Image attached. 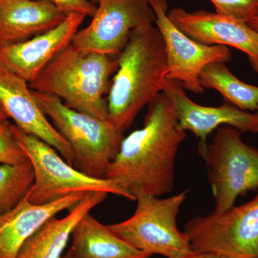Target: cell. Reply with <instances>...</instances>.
I'll use <instances>...</instances> for the list:
<instances>
[{
  "instance_id": "25",
  "label": "cell",
  "mask_w": 258,
  "mask_h": 258,
  "mask_svg": "<svg viewBox=\"0 0 258 258\" xmlns=\"http://www.w3.org/2000/svg\"><path fill=\"white\" fill-rule=\"evenodd\" d=\"M247 24L249 28L252 29V30L257 32L258 33V17L257 18L253 19V20H250V21L248 22Z\"/></svg>"
},
{
  "instance_id": "16",
  "label": "cell",
  "mask_w": 258,
  "mask_h": 258,
  "mask_svg": "<svg viewBox=\"0 0 258 258\" xmlns=\"http://www.w3.org/2000/svg\"><path fill=\"white\" fill-rule=\"evenodd\" d=\"M67 17L45 0H0V47L48 31Z\"/></svg>"
},
{
  "instance_id": "4",
  "label": "cell",
  "mask_w": 258,
  "mask_h": 258,
  "mask_svg": "<svg viewBox=\"0 0 258 258\" xmlns=\"http://www.w3.org/2000/svg\"><path fill=\"white\" fill-rule=\"evenodd\" d=\"M32 93L42 111L72 148L73 166L88 176L106 178L119 152L123 132L109 119H99L72 109L57 97Z\"/></svg>"
},
{
  "instance_id": "10",
  "label": "cell",
  "mask_w": 258,
  "mask_h": 258,
  "mask_svg": "<svg viewBox=\"0 0 258 258\" xmlns=\"http://www.w3.org/2000/svg\"><path fill=\"white\" fill-rule=\"evenodd\" d=\"M149 3L165 46L166 79L195 94L203 93L205 89L200 84V73L212 62H230L232 57L230 49L200 43L181 32L168 17L167 0H149Z\"/></svg>"
},
{
  "instance_id": "20",
  "label": "cell",
  "mask_w": 258,
  "mask_h": 258,
  "mask_svg": "<svg viewBox=\"0 0 258 258\" xmlns=\"http://www.w3.org/2000/svg\"><path fill=\"white\" fill-rule=\"evenodd\" d=\"M35 174L30 161L0 164V215L18 205L31 189Z\"/></svg>"
},
{
  "instance_id": "17",
  "label": "cell",
  "mask_w": 258,
  "mask_h": 258,
  "mask_svg": "<svg viewBox=\"0 0 258 258\" xmlns=\"http://www.w3.org/2000/svg\"><path fill=\"white\" fill-rule=\"evenodd\" d=\"M108 194L93 191L84 198L62 218L52 217L25 241L16 258H61L73 230L85 215L103 203Z\"/></svg>"
},
{
  "instance_id": "24",
  "label": "cell",
  "mask_w": 258,
  "mask_h": 258,
  "mask_svg": "<svg viewBox=\"0 0 258 258\" xmlns=\"http://www.w3.org/2000/svg\"><path fill=\"white\" fill-rule=\"evenodd\" d=\"M185 258H225L217 254L208 253V252H195L191 255Z\"/></svg>"
},
{
  "instance_id": "8",
  "label": "cell",
  "mask_w": 258,
  "mask_h": 258,
  "mask_svg": "<svg viewBox=\"0 0 258 258\" xmlns=\"http://www.w3.org/2000/svg\"><path fill=\"white\" fill-rule=\"evenodd\" d=\"M184 233L195 252L225 258L258 257V193L243 205L194 217Z\"/></svg>"
},
{
  "instance_id": "15",
  "label": "cell",
  "mask_w": 258,
  "mask_h": 258,
  "mask_svg": "<svg viewBox=\"0 0 258 258\" xmlns=\"http://www.w3.org/2000/svg\"><path fill=\"white\" fill-rule=\"evenodd\" d=\"M86 193L71 194L45 205L30 203L29 191L14 208L0 215V258H16L25 241L47 220L81 201Z\"/></svg>"
},
{
  "instance_id": "14",
  "label": "cell",
  "mask_w": 258,
  "mask_h": 258,
  "mask_svg": "<svg viewBox=\"0 0 258 258\" xmlns=\"http://www.w3.org/2000/svg\"><path fill=\"white\" fill-rule=\"evenodd\" d=\"M86 16L68 15L55 28L25 41L0 47V64L29 83L69 46Z\"/></svg>"
},
{
  "instance_id": "6",
  "label": "cell",
  "mask_w": 258,
  "mask_h": 258,
  "mask_svg": "<svg viewBox=\"0 0 258 258\" xmlns=\"http://www.w3.org/2000/svg\"><path fill=\"white\" fill-rule=\"evenodd\" d=\"M16 138L31 163L35 181L29 191L34 205H45L71 194L102 191L136 201L113 180L88 176L69 164L54 148L13 124Z\"/></svg>"
},
{
  "instance_id": "11",
  "label": "cell",
  "mask_w": 258,
  "mask_h": 258,
  "mask_svg": "<svg viewBox=\"0 0 258 258\" xmlns=\"http://www.w3.org/2000/svg\"><path fill=\"white\" fill-rule=\"evenodd\" d=\"M0 106L15 125L54 148L73 166L72 148L49 121L29 83L0 64Z\"/></svg>"
},
{
  "instance_id": "26",
  "label": "cell",
  "mask_w": 258,
  "mask_h": 258,
  "mask_svg": "<svg viewBox=\"0 0 258 258\" xmlns=\"http://www.w3.org/2000/svg\"><path fill=\"white\" fill-rule=\"evenodd\" d=\"M7 119H8V115H6V113L3 111V108L0 106V121Z\"/></svg>"
},
{
  "instance_id": "29",
  "label": "cell",
  "mask_w": 258,
  "mask_h": 258,
  "mask_svg": "<svg viewBox=\"0 0 258 258\" xmlns=\"http://www.w3.org/2000/svg\"><path fill=\"white\" fill-rule=\"evenodd\" d=\"M256 258H258V257H256Z\"/></svg>"
},
{
  "instance_id": "22",
  "label": "cell",
  "mask_w": 258,
  "mask_h": 258,
  "mask_svg": "<svg viewBox=\"0 0 258 258\" xmlns=\"http://www.w3.org/2000/svg\"><path fill=\"white\" fill-rule=\"evenodd\" d=\"M218 14L247 23L258 17V0H210Z\"/></svg>"
},
{
  "instance_id": "2",
  "label": "cell",
  "mask_w": 258,
  "mask_h": 258,
  "mask_svg": "<svg viewBox=\"0 0 258 258\" xmlns=\"http://www.w3.org/2000/svg\"><path fill=\"white\" fill-rule=\"evenodd\" d=\"M118 68L107 96L108 119L124 133L144 107L163 92L168 81L165 46L153 25L131 33L117 56Z\"/></svg>"
},
{
  "instance_id": "28",
  "label": "cell",
  "mask_w": 258,
  "mask_h": 258,
  "mask_svg": "<svg viewBox=\"0 0 258 258\" xmlns=\"http://www.w3.org/2000/svg\"><path fill=\"white\" fill-rule=\"evenodd\" d=\"M256 112H257V113H258V108H257V111H256Z\"/></svg>"
},
{
  "instance_id": "19",
  "label": "cell",
  "mask_w": 258,
  "mask_h": 258,
  "mask_svg": "<svg viewBox=\"0 0 258 258\" xmlns=\"http://www.w3.org/2000/svg\"><path fill=\"white\" fill-rule=\"evenodd\" d=\"M200 82L204 89L218 91L225 103L242 111H257L258 86L242 82L224 62H212L205 66L200 73Z\"/></svg>"
},
{
  "instance_id": "3",
  "label": "cell",
  "mask_w": 258,
  "mask_h": 258,
  "mask_svg": "<svg viewBox=\"0 0 258 258\" xmlns=\"http://www.w3.org/2000/svg\"><path fill=\"white\" fill-rule=\"evenodd\" d=\"M118 68L117 57L85 53L71 43L29 86L32 91L57 97L76 111L108 120L106 96Z\"/></svg>"
},
{
  "instance_id": "12",
  "label": "cell",
  "mask_w": 258,
  "mask_h": 258,
  "mask_svg": "<svg viewBox=\"0 0 258 258\" xmlns=\"http://www.w3.org/2000/svg\"><path fill=\"white\" fill-rule=\"evenodd\" d=\"M168 17L188 37L208 45L230 46L243 52L258 74V33L247 24L205 10L189 13L182 8L169 10Z\"/></svg>"
},
{
  "instance_id": "1",
  "label": "cell",
  "mask_w": 258,
  "mask_h": 258,
  "mask_svg": "<svg viewBox=\"0 0 258 258\" xmlns=\"http://www.w3.org/2000/svg\"><path fill=\"white\" fill-rule=\"evenodd\" d=\"M147 106L144 126L124 137L106 176L136 200L141 195L161 197L172 191L176 154L186 137L165 93Z\"/></svg>"
},
{
  "instance_id": "7",
  "label": "cell",
  "mask_w": 258,
  "mask_h": 258,
  "mask_svg": "<svg viewBox=\"0 0 258 258\" xmlns=\"http://www.w3.org/2000/svg\"><path fill=\"white\" fill-rule=\"evenodd\" d=\"M201 156L208 166L214 211H225L240 195L258 189V149L242 140L240 131L227 125L217 128Z\"/></svg>"
},
{
  "instance_id": "18",
  "label": "cell",
  "mask_w": 258,
  "mask_h": 258,
  "mask_svg": "<svg viewBox=\"0 0 258 258\" xmlns=\"http://www.w3.org/2000/svg\"><path fill=\"white\" fill-rule=\"evenodd\" d=\"M71 249L76 258H151L96 220L90 212L75 226Z\"/></svg>"
},
{
  "instance_id": "13",
  "label": "cell",
  "mask_w": 258,
  "mask_h": 258,
  "mask_svg": "<svg viewBox=\"0 0 258 258\" xmlns=\"http://www.w3.org/2000/svg\"><path fill=\"white\" fill-rule=\"evenodd\" d=\"M163 92L172 102L181 128L189 131L200 141V155L208 147L209 135L220 127L227 125L242 133L258 134L257 113L242 111L227 103L216 107L199 105L188 98L183 88L174 81H166Z\"/></svg>"
},
{
  "instance_id": "5",
  "label": "cell",
  "mask_w": 258,
  "mask_h": 258,
  "mask_svg": "<svg viewBox=\"0 0 258 258\" xmlns=\"http://www.w3.org/2000/svg\"><path fill=\"white\" fill-rule=\"evenodd\" d=\"M188 191L185 190L166 198L150 195H139L133 215L124 221L108 227L136 248L152 256L188 257L195 251L176 224L178 214Z\"/></svg>"
},
{
  "instance_id": "23",
  "label": "cell",
  "mask_w": 258,
  "mask_h": 258,
  "mask_svg": "<svg viewBox=\"0 0 258 258\" xmlns=\"http://www.w3.org/2000/svg\"><path fill=\"white\" fill-rule=\"evenodd\" d=\"M57 7L66 15L81 14L93 17L96 11V5L91 0H45Z\"/></svg>"
},
{
  "instance_id": "9",
  "label": "cell",
  "mask_w": 258,
  "mask_h": 258,
  "mask_svg": "<svg viewBox=\"0 0 258 258\" xmlns=\"http://www.w3.org/2000/svg\"><path fill=\"white\" fill-rule=\"evenodd\" d=\"M96 11L86 28L79 30L71 44L85 53L117 57L136 29L155 21L149 0H92Z\"/></svg>"
},
{
  "instance_id": "21",
  "label": "cell",
  "mask_w": 258,
  "mask_h": 258,
  "mask_svg": "<svg viewBox=\"0 0 258 258\" xmlns=\"http://www.w3.org/2000/svg\"><path fill=\"white\" fill-rule=\"evenodd\" d=\"M29 160L8 119L0 121V164H21Z\"/></svg>"
},
{
  "instance_id": "27",
  "label": "cell",
  "mask_w": 258,
  "mask_h": 258,
  "mask_svg": "<svg viewBox=\"0 0 258 258\" xmlns=\"http://www.w3.org/2000/svg\"><path fill=\"white\" fill-rule=\"evenodd\" d=\"M61 258H76V256L74 255V254L73 253L72 251H71V249H69V250L66 252L64 255H62V257Z\"/></svg>"
}]
</instances>
